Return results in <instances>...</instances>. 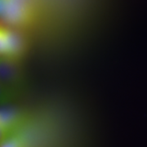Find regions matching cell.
Returning a JSON list of instances; mask_svg holds the SVG:
<instances>
[{
    "mask_svg": "<svg viewBox=\"0 0 147 147\" xmlns=\"http://www.w3.org/2000/svg\"><path fill=\"white\" fill-rule=\"evenodd\" d=\"M5 38L7 47L6 56L17 60L21 57L24 51V42L21 37L13 30L5 27Z\"/></svg>",
    "mask_w": 147,
    "mask_h": 147,
    "instance_id": "2",
    "label": "cell"
},
{
    "mask_svg": "<svg viewBox=\"0 0 147 147\" xmlns=\"http://www.w3.org/2000/svg\"><path fill=\"white\" fill-rule=\"evenodd\" d=\"M24 122L6 123L0 121V144L7 140L11 136L22 131Z\"/></svg>",
    "mask_w": 147,
    "mask_h": 147,
    "instance_id": "3",
    "label": "cell"
},
{
    "mask_svg": "<svg viewBox=\"0 0 147 147\" xmlns=\"http://www.w3.org/2000/svg\"><path fill=\"white\" fill-rule=\"evenodd\" d=\"M7 2V0H0V16H2L3 13L4 12Z\"/></svg>",
    "mask_w": 147,
    "mask_h": 147,
    "instance_id": "7",
    "label": "cell"
},
{
    "mask_svg": "<svg viewBox=\"0 0 147 147\" xmlns=\"http://www.w3.org/2000/svg\"><path fill=\"white\" fill-rule=\"evenodd\" d=\"M15 96L0 83V105H5L14 99Z\"/></svg>",
    "mask_w": 147,
    "mask_h": 147,
    "instance_id": "5",
    "label": "cell"
},
{
    "mask_svg": "<svg viewBox=\"0 0 147 147\" xmlns=\"http://www.w3.org/2000/svg\"><path fill=\"white\" fill-rule=\"evenodd\" d=\"M21 82L17 60L7 56H0V83L15 96Z\"/></svg>",
    "mask_w": 147,
    "mask_h": 147,
    "instance_id": "1",
    "label": "cell"
},
{
    "mask_svg": "<svg viewBox=\"0 0 147 147\" xmlns=\"http://www.w3.org/2000/svg\"><path fill=\"white\" fill-rule=\"evenodd\" d=\"M7 47H6L5 26L0 25V56H6Z\"/></svg>",
    "mask_w": 147,
    "mask_h": 147,
    "instance_id": "6",
    "label": "cell"
},
{
    "mask_svg": "<svg viewBox=\"0 0 147 147\" xmlns=\"http://www.w3.org/2000/svg\"><path fill=\"white\" fill-rule=\"evenodd\" d=\"M0 147H27L26 139L21 134V131L2 142Z\"/></svg>",
    "mask_w": 147,
    "mask_h": 147,
    "instance_id": "4",
    "label": "cell"
}]
</instances>
